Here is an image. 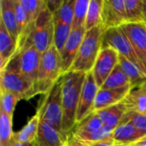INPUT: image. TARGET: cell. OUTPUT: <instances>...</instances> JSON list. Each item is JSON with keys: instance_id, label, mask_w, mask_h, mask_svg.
Wrapping results in <instances>:
<instances>
[{"instance_id": "obj_5", "label": "cell", "mask_w": 146, "mask_h": 146, "mask_svg": "<svg viewBox=\"0 0 146 146\" xmlns=\"http://www.w3.org/2000/svg\"><path fill=\"white\" fill-rule=\"evenodd\" d=\"M54 30L53 15L45 4L34 23L28 26L29 35L26 43L33 44L43 55L53 44Z\"/></svg>"}, {"instance_id": "obj_40", "label": "cell", "mask_w": 146, "mask_h": 146, "mask_svg": "<svg viewBox=\"0 0 146 146\" xmlns=\"http://www.w3.org/2000/svg\"><path fill=\"white\" fill-rule=\"evenodd\" d=\"M142 86V87H144V88H145V89H146V81L145 82V83H144V84H143V85H142V86Z\"/></svg>"}, {"instance_id": "obj_15", "label": "cell", "mask_w": 146, "mask_h": 146, "mask_svg": "<svg viewBox=\"0 0 146 146\" xmlns=\"http://www.w3.org/2000/svg\"><path fill=\"white\" fill-rule=\"evenodd\" d=\"M133 90L131 84L118 89H99L94 104V112L120 104Z\"/></svg>"}, {"instance_id": "obj_3", "label": "cell", "mask_w": 146, "mask_h": 146, "mask_svg": "<svg viewBox=\"0 0 146 146\" xmlns=\"http://www.w3.org/2000/svg\"><path fill=\"white\" fill-rule=\"evenodd\" d=\"M0 91L15 94L20 100L29 99L36 95L33 86L23 76L19 65V55H15L1 70Z\"/></svg>"}, {"instance_id": "obj_41", "label": "cell", "mask_w": 146, "mask_h": 146, "mask_svg": "<svg viewBox=\"0 0 146 146\" xmlns=\"http://www.w3.org/2000/svg\"><path fill=\"white\" fill-rule=\"evenodd\" d=\"M116 146H128V145H117Z\"/></svg>"}, {"instance_id": "obj_36", "label": "cell", "mask_w": 146, "mask_h": 146, "mask_svg": "<svg viewBox=\"0 0 146 146\" xmlns=\"http://www.w3.org/2000/svg\"><path fill=\"white\" fill-rule=\"evenodd\" d=\"M86 143L90 146H115L117 145L114 140V139L112 138V136L97 142H86Z\"/></svg>"}, {"instance_id": "obj_17", "label": "cell", "mask_w": 146, "mask_h": 146, "mask_svg": "<svg viewBox=\"0 0 146 146\" xmlns=\"http://www.w3.org/2000/svg\"><path fill=\"white\" fill-rule=\"evenodd\" d=\"M146 137V133L131 123H121L115 128L112 138L117 145H131Z\"/></svg>"}, {"instance_id": "obj_13", "label": "cell", "mask_w": 146, "mask_h": 146, "mask_svg": "<svg viewBox=\"0 0 146 146\" xmlns=\"http://www.w3.org/2000/svg\"><path fill=\"white\" fill-rule=\"evenodd\" d=\"M86 31L85 27L72 30L71 34L60 54L62 59V65L63 73H67L70 70L80 50L81 43L84 39Z\"/></svg>"}, {"instance_id": "obj_26", "label": "cell", "mask_w": 146, "mask_h": 146, "mask_svg": "<svg viewBox=\"0 0 146 146\" xmlns=\"http://www.w3.org/2000/svg\"><path fill=\"white\" fill-rule=\"evenodd\" d=\"M75 2L76 0H63L61 7L53 14L54 23H62L72 26Z\"/></svg>"}, {"instance_id": "obj_31", "label": "cell", "mask_w": 146, "mask_h": 146, "mask_svg": "<svg viewBox=\"0 0 146 146\" xmlns=\"http://www.w3.org/2000/svg\"><path fill=\"white\" fill-rule=\"evenodd\" d=\"M104 125L103 124L101 119L98 115L96 112H93L86 119L81 121L80 122L77 123L73 131L77 132H86V133H92L100 130ZM72 131V132H73Z\"/></svg>"}, {"instance_id": "obj_29", "label": "cell", "mask_w": 146, "mask_h": 146, "mask_svg": "<svg viewBox=\"0 0 146 146\" xmlns=\"http://www.w3.org/2000/svg\"><path fill=\"white\" fill-rule=\"evenodd\" d=\"M54 42L56 48L61 54L70 34L72 32V26L62 24V23H54Z\"/></svg>"}, {"instance_id": "obj_7", "label": "cell", "mask_w": 146, "mask_h": 146, "mask_svg": "<svg viewBox=\"0 0 146 146\" xmlns=\"http://www.w3.org/2000/svg\"><path fill=\"white\" fill-rule=\"evenodd\" d=\"M104 47L114 48L120 55H122L127 60L132 62L146 75L142 62H140L132 44L121 27L110 28L104 32L103 40V48Z\"/></svg>"}, {"instance_id": "obj_12", "label": "cell", "mask_w": 146, "mask_h": 146, "mask_svg": "<svg viewBox=\"0 0 146 146\" xmlns=\"http://www.w3.org/2000/svg\"><path fill=\"white\" fill-rule=\"evenodd\" d=\"M121 27L132 44L146 74V25L145 23H125Z\"/></svg>"}, {"instance_id": "obj_30", "label": "cell", "mask_w": 146, "mask_h": 146, "mask_svg": "<svg viewBox=\"0 0 146 146\" xmlns=\"http://www.w3.org/2000/svg\"><path fill=\"white\" fill-rule=\"evenodd\" d=\"M0 146H9L12 140V118L0 110Z\"/></svg>"}, {"instance_id": "obj_4", "label": "cell", "mask_w": 146, "mask_h": 146, "mask_svg": "<svg viewBox=\"0 0 146 146\" xmlns=\"http://www.w3.org/2000/svg\"><path fill=\"white\" fill-rule=\"evenodd\" d=\"M63 74L60 53L53 44L41 56L36 93L45 95Z\"/></svg>"}, {"instance_id": "obj_11", "label": "cell", "mask_w": 146, "mask_h": 146, "mask_svg": "<svg viewBox=\"0 0 146 146\" xmlns=\"http://www.w3.org/2000/svg\"><path fill=\"white\" fill-rule=\"evenodd\" d=\"M127 23L125 0H104L102 26L104 30L119 27Z\"/></svg>"}, {"instance_id": "obj_37", "label": "cell", "mask_w": 146, "mask_h": 146, "mask_svg": "<svg viewBox=\"0 0 146 146\" xmlns=\"http://www.w3.org/2000/svg\"><path fill=\"white\" fill-rule=\"evenodd\" d=\"M62 3H63V0H48V1H45L46 7L52 13V15L58 10V9L61 7Z\"/></svg>"}, {"instance_id": "obj_9", "label": "cell", "mask_w": 146, "mask_h": 146, "mask_svg": "<svg viewBox=\"0 0 146 146\" xmlns=\"http://www.w3.org/2000/svg\"><path fill=\"white\" fill-rule=\"evenodd\" d=\"M118 64L119 53L117 50L112 47H104L101 49L93 69L92 70L99 89Z\"/></svg>"}, {"instance_id": "obj_16", "label": "cell", "mask_w": 146, "mask_h": 146, "mask_svg": "<svg viewBox=\"0 0 146 146\" xmlns=\"http://www.w3.org/2000/svg\"><path fill=\"white\" fill-rule=\"evenodd\" d=\"M0 12L1 19L0 21L3 23L6 30L14 39V41L18 44L19 33L18 26L15 14V0H1L0 1Z\"/></svg>"}, {"instance_id": "obj_2", "label": "cell", "mask_w": 146, "mask_h": 146, "mask_svg": "<svg viewBox=\"0 0 146 146\" xmlns=\"http://www.w3.org/2000/svg\"><path fill=\"white\" fill-rule=\"evenodd\" d=\"M104 32L102 25L86 31L78 55L69 71L88 73L93 69L98 54L103 48Z\"/></svg>"}, {"instance_id": "obj_35", "label": "cell", "mask_w": 146, "mask_h": 146, "mask_svg": "<svg viewBox=\"0 0 146 146\" xmlns=\"http://www.w3.org/2000/svg\"><path fill=\"white\" fill-rule=\"evenodd\" d=\"M64 146H90L86 142L79 139L72 133H69L68 140Z\"/></svg>"}, {"instance_id": "obj_21", "label": "cell", "mask_w": 146, "mask_h": 146, "mask_svg": "<svg viewBox=\"0 0 146 146\" xmlns=\"http://www.w3.org/2000/svg\"><path fill=\"white\" fill-rule=\"evenodd\" d=\"M119 64L122 71L130 80L133 89L140 87L146 81V75L132 62L119 54Z\"/></svg>"}, {"instance_id": "obj_24", "label": "cell", "mask_w": 146, "mask_h": 146, "mask_svg": "<svg viewBox=\"0 0 146 146\" xmlns=\"http://www.w3.org/2000/svg\"><path fill=\"white\" fill-rule=\"evenodd\" d=\"M131 84L129 78L127 74L122 71L120 64H118L115 69L112 71L110 75L107 78L104 85L100 89L103 90H112L124 87L127 85Z\"/></svg>"}, {"instance_id": "obj_33", "label": "cell", "mask_w": 146, "mask_h": 146, "mask_svg": "<svg viewBox=\"0 0 146 146\" xmlns=\"http://www.w3.org/2000/svg\"><path fill=\"white\" fill-rule=\"evenodd\" d=\"M1 92V110H3L9 117H13V113L17 102L20 98L14 93L7 91Z\"/></svg>"}, {"instance_id": "obj_22", "label": "cell", "mask_w": 146, "mask_h": 146, "mask_svg": "<svg viewBox=\"0 0 146 146\" xmlns=\"http://www.w3.org/2000/svg\"><path fill=\"white\" fill-rule=\"evenodd\" d=\"M39 124V115L36 113L27 124L19 132L14 133L12 139L15 141L23 144H33L36 139Z\"/></svg>"}, {"instance_id": "obj_32", "label": "cell", "mask_w": 146, "mask_h": 146, "mask_svg": "<svg viewBox=\"0 0 146 146\" xmlns=\"http://www.w3.org/2000/svg\"><path fill=\"white\" fill-rule=\"evenodd\" d=\"M22 5L24 6L27 15L29 25L34 23L36 19L38 18L40 12L45 7L44 0H21Z\"/></svg>"}, {"instance_id": "obj_20", "label": "cell", "mask_w": 146, "mask_h": 146, "mask_svg": "<svg viewBox=\"0 0 146 146\" xmlns=\"http://www.w3.org/2000/svg\"><path fill=\"white\" fill-rule=\"evenodd\" d=\"M95 112L98 114L104 126L116 128L121 122L123 116L127 111L126 108L120 103L118 104Z\"/></svg>"}, {"instance_id": "obj_1", "label": "cell", "mask_w": 146, "mask_h": 146, "mask_svg": "<svg viewBox=\"0 0 146 146\" xmlns=\"http://www.w3.org/2000/svg\"><path fill=\"white\" fill-rule=\"evenodd\" d=\"M86 74L87 73L68 71L62 74V104L63 115L62 130L65 134L72 133L77 124L76 114Z\"/></svg>"}, {"instance_id": "obj_39", "label": "cell", "mask_w": 146, "mask_h": 146, "mask_svg": "<svg viewBox=\"0 0 146 146\" xmlns=\"http://www.w3.org/2000/svg\"><path fill=\"white\" fill-rule=\"evenodd\" d=\"M144 2V16H145V24L146 25V0H143Z\"/></svg>"}, {"instance_id": "obj_19", "label": "cell", "mask_w": 146, "mask_h": 146, "mask_svg": "<svg viewBox=\"0 0 146 146\" xmlns=\"http://www.w3.org/2000/svg\"><path fill=\"white\" fill-rule=\"evenodd\" d=\"M121 104L127 112L146 114V89L142 86L133 89Z\"/></svg>"}, {"instance_id": "obj_10", "label": "cell", "mask_w": 146, "mask_h": 146, "mask_svg": "<svg viewBox=\"0 0 146 146\" xmlns=\"http://www.w3.org/2000/svg\"><path fill=\"white\" fill-rule=\"evenodd\" d=\"M98 91L99 87L94 80L92 72H88L86 74V77L80 93V103L76 114L77 123L80 122L94 112V104Z\"/></svg>"}, {"instance_id": "obj_8", "label": "cell", "mask_w": 146, "mask_h": 146, "mask_svg": "<svg viewBox=\"0 0 146 146\" xmlns=\"http://www.w3.org/2000/svg\"><path fill=\"white\" fill-rule=\"evenodd\" d=\"M16 53L19 55L20 69L26 80L33 86L36 93L38 74L42 55L33 44L28 43H26L23 48Z\"/></svg>"}, {"instance_id": "obj_23", "label": "cell", "mask_w": 146, "mask_h": 146, "mask_svg": "<svg viewBox=\"0 0 146 146\" xmlns=\"http://www.w3.org/2000/svg\"><path fill=\"white\" fill-rule=\"evenodd\" d=\"M104 0H91L85 28L89 31L99 25H102V9Z\"/></svg>"}, {"instance_id": "obj_38", "label": "cell", "mask_w": 146, "mask_h": 146, "mask_svg": "<svg viewBox=\"0 0 146 146\" xmlns=\"http://www.w3.org/2000/svg\"><path fill=\"white\" fill-rule=\"evenodd\" d=\"M9 146H33V144H23V143H20V142H17V141H15L13 139L10 142V145Z\"/></svg>"}, {"instance_id": "obj_25", "label": "cell", "mask_w": 146, "mask_h": 146, "mask_svg": "<svg viewBox=\"0 0 146 146\" xmlns=\"http://www.w3.org/2000/svg\"><path fill=\"white\" fill-rule=\"evenodd\" d=\"M127 23H144L143 0H125Z\"/></svg>"}, {"instance_id": "obj_14", "label": "cell", "mask_w": 146, "mask_h": 146, "mask_svg": "<svg viewBox=\"0 0 146 146\" xmlns=\"http://www.w3.org/2000/svg\"><path fill=\"white\" fill-rule=\"evenodd\" d=\"M69 134L57 131L48 122L39 119L38 133L33 146H64Z\"/></svg>"}, {"instance_id": "obj_28", "label": "cell", "mask_w": 146, "mask_h": 146, "mask_svg": "<svg viewBox=\"0 0 146 146\" xmlns=\"http://www.w3.org/2000/svg\"><path fill=\"white\" fill-rule=\"evenodd\" d=\"M90 1L91 0H76L74 5V21L72 23V30L85 27Z\"/></svg>"}, {"instance_id": "obj_27", "label": "cell", "mask_w": 146, "mask_h": 146, "mask_svg": "<svg viewBox=\"0 0 146 146\" xmlns=\"http://www.w3.org/2000/svg\"><path fill=\"white\" fill-rule=\"evenodd\" d=\"M114 130H115L114 127H111L109 126H104L100 130L96 131V132H92V133L73 131L72 133L82 141L97 142V141H99V140H102V139H104L106 138L112 136Z\"/></svg>"}, {"instance_id": "obj_34", "label": "cell", "mask_w": 146, "mask_h": 146, "mask_svg": "<svg viewBox=\"0 0 146 146\" xmlns=\"http://www.w3.org/2000/svg\"><path fill=\"white\" fill-rule=\"evenodd\" d=\"M127 122L133 124L138 129L146 133V114L138 112H127L123 116L121 123Z\"/></svg>"}, {"instance_id": "obj_18", "label": "cell", "mask_w": 146, "mask_h": 146, "mask_svg": "<svg viewBox=\"0 0 146 146\" xmlns=\"http://www.w3.org/2000/svg\"><path fill=\"white\" fill-rule=\"evenodd\" d=\"M17 44L6 30L3 23L0 21V69L2 70L9 61L15 55Z\"/></svg>"}, {"instance_id": "obj_6", "label": "cell", "mask_w": 146, "mask_h": 146, "mask_svg": "<svg viewBox=\"0 0 146 146\" xmlns=\"http://www.w3.org/2000/svg\"><path fill=\"white\" fill-rule=\"evenodd\" d=\"M62 75L55 83L51 89L45 94L44 99L39 104L37 109V114L39 119L43 120L57 131L62 133Z\"/></svg>"}]
</instances>
